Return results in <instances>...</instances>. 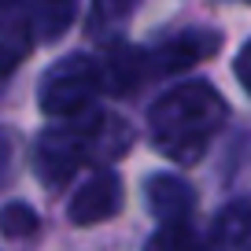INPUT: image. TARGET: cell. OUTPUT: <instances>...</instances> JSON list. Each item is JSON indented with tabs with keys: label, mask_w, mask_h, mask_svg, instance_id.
Segmentation results:
<instances>
[{
	"label": "cell",
	"mask_w": 251,
	"mask_h": 251,
	"mask_svg": "<svg viewBox=\"0 0 251 251\" xmlns=\"http://www.w3.org/2000/svg\"><path fill=\"white\" fill-rule=\"evenodd\" d=\"M229 118V103L207 81H185L163 93L148 107V137L155 151L174 163H196L203 159L211 137Z\"/></svg>",
	"instance_id": "6da1fadb"
},
{
	"label": "cell",
	"mask_w": 251,
	"mask_h": 251,
	"mask_svg": "<svg viewBox=\"0 0 251 251\" xmlns=\"http://www.w3.org/2000/svg\"><path fill=\"white\" fill-rule=\"evenodd\" d=\"M129 141H133L129 126L111 115H89L85 111V115H74V118H59L41 133L37 151H33V170L48 188H59L78 174V166L93 151L122 155L129 148Z\"/></svg>",
	"instance_id": "7a4b0ae2"
},
{
	"label": "cell",
	"mask_w": 251,
	"mask_h": 251,
	"mask_svg": "<svg viewBox=\"0 0 251 251\" xmlns=\"http://www.w3.org/2000/svg\"><path fill=\"white\" fill-rule=\"evenodd\" d=\"M103 93L100 81V59L89 55H67L55 67H48L37 89V103L48 118H74L85 115Z\"/></svg>",
	"instance_id": "3957f363"
},
{
	"label": "cell",
	"mask_w": 251,
	"mask_h": 251,
	"mask_svg": "<svg viewBox=\"0 0 251 251\" xmlns=\"http://www.w3.org/2000/svg\"><path fill=\"white\" fill-rule=\"evenodd\" d=\"M122 207V177L115 170H96L85 185L71 196V222L74 226H96L118 214Z\"/></svg>",
	"instance_id": "277c9868"
},
{
	"label": "cell",
	"mask_w": 251,
	"mask_h": 251,
	"mask_svg": "<svg viewBox=\"0 0 251 251\" xmlns=\"http://www.w3.org/2000/svg\"><path fill=\"white\" fill-rule=\"evenodd\" d=\"M218 48H222V33L218 30H185V33H174L170 41H163V45L151 52V71H155V74L188 71V67L211 59Z\"/></svg>",
	"instance_id": "5b68a950"
},
{
	"label": "cell",
	"mask_w": 251,
	"mask_h": 251,
	"mask_svg": "<svg viewBox=\"0 0 251 251\" xmlns=\"http://www.w3.org/2000/svg\"><path fill=\"white\" fill-rule=\"evenodd\" d=\"M148 74H151V55L133 45H115L100 59V81H103V93H111V96L137 93Z\"/></svg>",
	"instance_id": "8992f818"
},
{
	"label": "cell",
	"mask_w": 251,
	"mask_h": 251,
	"mask_svg": "<svg viewBox=\"0 0 251 251\" xmlns=\"http://www.w3.org/2000/svg\"><path fill=\"white\" fill-rule=\"evenodd\" d=\"M144 196H148V207L159 222H188V214L196 207L192 185L174 174H151L144 185Z\"/></svg>",
	"instance_id": "52a82bcc"
},
{
	"label": "cell",
	"mask_w": 251,
	"mask_h": 251,
	"mask_svg": "<svg viewBox=\"0 0 251 251\" xmlns=\"http://www.w3.org/2000/svg\"><path fill=\"white\" fill-rule=\"evenodd\" d=\"M251 240V200H233L226 211L214 218L211 240L203 251H236Z\"/></svg>",
	"instance_id": "ba28073f"
},
{
	"label": "cell",
	"mask_w": 251,
	"mask_h": 251,
	"mask_svg": "<svg viewBox=\"0 0 251 251\" xmlns=\"http://www.w3.org/2000/svg\"><path fill=\"white\" fill-rule=\"evenodd\" d=\"M144 251H203V240L188 222H163L155 233L148 236Z\"/></svg>",
	"instance_id": "9c48e42d"
},
{
	"label": "cell",
	"mask_w": 251,
	"mask_h": 251,
	"mask_svg": "<svg viewBox=\"0 0 251 251\" xmlns=\"http://www.w3.org/2000/svg\"><path fill=\"white\" fill-rule=\"evenodd\" d=\"M41 229V218L30 203H4L0 207V233L8 236V240H26Z\"/></svg>",
	"instance_id": "30bf717a"
},
{
	"label": "cell",
	"mask_w": 251,
	"mask_h": 251,
	"mask_svg": "<svg viewBox=\"0 0 251 251\" xmlns=\"http://www.w3.org/2000/svg\"><path fill=\"white\" fill-rule=\"evenodd\" d=\"M78 0H37V33L45 41H55L74 19Z\"/></svg>",
	"instance_id": "8fae6325"
},
{
	"label": "cell",
	"mask_w": 251,
	"mask_h": 251,
	"mask_svg": "<svg viewBox=\"0 0 251 251\" xmlns=\"http://www.w3.org/2000/svg\"><path fill=\"white\" fill-rule=\"evenodd\" d=\"M33 48V33L30 26H19V30H8V33H0V81L8 78V74L19 71V63L30 55Z\"/></svg>",
	"instance_id": "7c38bea8"
},
{
	"label": "cell",
	"mask_w": 251,
	"mask_h": 251,
	"mask_svg": "<svg viewBox=\"0 0 251 251\" xmlns=\"http://www.w3.org/2000/svg\"><path fill=\"white\" fill-rule=\"evenodd\" d=\"M233 71H236V81L244 85V93L251 96V41L240 48V55H236V63H233Z\"/></svg>",
	"instance_id": "4fadbf2b"
},
{
	"label": "cell",
	"mask_w": 251,
	"mask_h": 251,
	"mask_svg": "<svg viewBox=\"0 0 251 251\" xmlns=\"http://www.w3.org/2000/svg\"><path fill=\"white\" fill-rule=\"evenodd\" d=\"M100 8H103V11H115V15H122V11L133 8V0H100Z\"/></svg>",
	"instance_id": "5bb4252c"
},
{
	"label": "cell",
	"mask_w": 251,
	"mask_h": 251,
	"mask_svg": "<svg viewBox=\"0 0 251 251\" xmlns=\"http://www.w3.org/2000/svg\"><path fill=\"white\" fill-rule=\"evenodd\" d=\"M8 159H11V144H8V137L0 133V170L8 166Z\"/></svg>",
	"instance_id": "9a60e30c"
},
{
	"label": "cell",
	"mask_w": 251,
	"mask_h": 251,
	"mask_svg": "<svg viewBox=\"0 0 251 251\" xmlns=\"http://www.w3.org/2000/svg\"><path fill=\"white\" fill-rule=\"evenodd\" d=\"M248 4H251V0H248Z\"/></svg>",
	"instance_id": "2e32d148"
}]
</instances>
